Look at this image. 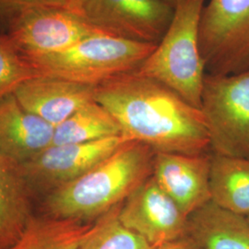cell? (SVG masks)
<instances>
[{
	"instance_id": "cell-1",
	"label": "cell",
	"mask_w": 249,
	"mask_h": 249,
	"mask_svg": "<svg viewBox=\"0 0 249 249\" xmlns=\"http://www.w3.org/2000/svg\"><path fill=\"white\" fill-rule=\"evenodd\" d=\"M94 99L116 119L124 138L155 152L201 154L211 149L201 110L134 71L96 85Z\"/></svg>"
},
{
	"instance_id": "cell-2",
	"label": "cell",
	"mask_w": 249,
	"mask_h": 249,
	"mask_svg": "<svg viewBox=\"0 0 249 249\" xmlns=\"http://www.w3.org/2000/svg\"><path fill=\"white\" fill-rule=\"evenodd\" d=\"M155 151L128 141L117 151L71 182L42 196L44 215L92 223L122 204L152 176Z\"/></svg>"
},
{
	"instance_id": "cell-3",
	"label": "cell",
	"mask_w": 249,
	"mask_h": 249,
	"mask_svg": "<svg viewBox=\"0 0 249 249\" xmlns=\"http://www.w3.org/2000/svg\"><path fill=\"white\" fill-rule=\"evenodd\" d=\"M208 0H182L154 50L134 71L156 80L200 109L207 71L200 52V21Z\"/></svg>"
},
{
	"instance_id": "cell-4",
	"label": "cell",
	"mask_w": 249,
	"mask_h": 249,
	"mask_svg": "<svg viewBox=\"0 0 249 249\" xmlns=\"http://www.w3.org/2000/svg\"><path fill=\"white\" fill-rule=\"evenodd\" d=\"M155 46L96 34L60 53L28 61L41 75L96 86L110 78L135 71Z\"/></svg>"
},
{
	"instance_id": "cell-5",
	"label": "cell",
	"mask_w": 249,
	"mask_h": 249,
	"mask_svg": "<svg viewBox=\"0 0 249 249\" xmlns=\"http://www.w3.org/2000/svg\"><path fill=\"white\" fill-rule=\"evenodd\" d=\"M200 110L213 153L249 158V71L207 73Z\"/></svg>"
},
{
	"instance_id": "cell-6",
	"label": "cell",
	"mask_w": 249,
	"mask_h": 249,
	"mask_svg": "<svg viewBox=\"0 0 249 249\" xmlns=\"http://www.w3.org/2000/svg\"><path fill=\"white\" fill-rule=\"evenodd\" d=\"M199 45L207 73L231 75L249 71V0H208Z\"/></svg>"
},
{
	"instance_id": "cell-7",
	"label": "cell",
	"mask_w": 249,
	"mask_h": 249,
	"mask_svg": "<svg viewBox=\"0 0 249 249\" xmlns=\"http://www.w3.org/2000/svg\"><path fill=\"white\" fill-rule=\"evenodd\" d=\"M67 9L107 36L159 44L175 9L163 0H68Z\"/></svg>"
},
{
	"instance_id": "cell-8",
	"label": "cell",
	"mask_w": 249,
	"mask_h": 249,
	"mask_svg": "<svg viewBox=\"0 0 249 249\" xmlns=\"http://www.w3.org/2000/svg\"><path fill=\"white\" fill-rule=\"evenodd\" d=\"M126 142L121 135L90 142L51 145L19 168L34 196H44L92 169Z\"/></svg>"
},
{
	"instance_id": "cell-9",
	"label": "cell",
	"mask_w": 249,
	"mask_h": 249,
	"mask_svg": "<svg viewBox=\"0 0 249 249\" xmlns=\"http://www.w3.org/2000/svg\"><path fill=\"white\" fill-rule=\"evenodd\" d=\"M118 218L127 229L156 248L188 235L189 217L152 176L121 204Z\"/></svg>"
},
{
	"instance_id": "cell-10",
	"label": "cell",
	"mask_w": 249,
	"mask_h": 249,
	"mask_svg": "<svg viewBox=\"0 0 249 249\" xmlns=\"http://www.w3.org/2000/svg\"><path fill=\"white\" fill-rule=\"evenodd\" d=\"M6 34L22 56L32 60L60 53L102 33L67 8H49L27 14Z\"/></svg>"
},
{
	"instance_id": "cell-11",
	"label": "cell",
	"mask_w": 249,
	"mask_h": 249,
	"mask_svg": "<svg viewBox=\"0 0 249 249\" xmlns=\"http://www.w3.org/2000/svg\"><path fill=\"white\" fill-rule=\"evenodd\" d=\"M211 156L155 152L152 178L187 217L212 201Z\"/></svg>"
},
{
	"instance_id": "cell-12",
	"label": "cell",
	"mask_w": 249,
	"mask_h": 249,
	"mask_svg": "<svg viewBox=\"0 0 249 249\" xmlns=\"http://www.w3.org/2000/svg\"><path fill=\"white\" fill-rule=\"evenodd\" d=\"M14 95L29 112L55 127L95 101V86L41 75L22 83Z\"/></svg>"
},
{
	"instance_id": "cell-13",
	"label": "cell",
	"mask_w": 249,
	"mask_h": 249,
	"mask_svg": "<svg viewBox=\"0 0 249 249\" xmlns=\"http://www.w3.org/2000/svg\"><path fill=\"white\" fill-rule=\"evenodd\" d=\"M54 126L22 107L14 94L0 100V154L20 166L53 143Z\"/></svg>"
},
{
	"instance_id": "cell-14",
	"label": "cell",
	"mask_w": 249,
	"mask_h": 249,
	"mask_svg": "<svg viewBox=\"0 0 249 249\" xmlns=\"http://www.w3.org/2000/svg\"><path fill=\"white\" fill-rule=\"evenodd\" d=\"M34 198L19 166L0 154V249L11 246L26 227Z\"/></svg>"
},
{
	"instance_id": "cell-15",
	"label": "cell",
	"mask_w": 249,
	"mask_h": 249,
	"mask_svg": "<svg viewBox=\"0 0 249 249\" xmlns=\"http://www.w3.org/2000/svg\"><path fill=\"white\" fill-rule=\"evenodd\" d=\"M188 234L201 249H249L247 217L209 202L188 218Z\"/></svg>"
},
{
	"instance_id": "cell-16",
	"label": "cell",
	"mask_w": 249,
	"mask_h": 249,
	"mask_svg": "<svg viewBox=\"0 0 249 249\" xmlns=\"http://www.w3.org/2000/svg\"><path fill=\"white\" fill-rule=\"evenodd\" d=\"M212 202L225 211L249 215V158L213 153L211 156Z\"/></svg>"
},
{
	"instance_id": "cell-17",
	"label": "cell",
	"mask_w": 249,
	"mask_h": 249,
	"mask_svg": "<svg viewBox=\"0 0 249 249\" xmlns=\"http://www.w3.org/2000/svg\"><path fill=\"white\" fill-rule=\"evenodd\" d=\"M93 223L34 214L18 239L6 249H80Z\"/></svg>"
},
{
	"instance_id": "cell-18",
	"label": "cell",
	"mask_w": 249,
	"mask_h": 249,
	"mask_svg": "<svg viewBox=\"0 0 249 249\" xmlns=\"http://www.w3.org/2000/svg\"><path fill=\"white\" fill-rule=\"evenodd\" d=\"M121 135L116 119L93 101L54 127L52 145L90 142Z\"/></svg>"
},
{
	"instance_id": "cell-19",
	"label": "cell",
	"mask_w": 249,
	"mask_h": 249,
	"mask_svg": "<svg viewBox=\"0 0 249 249\" xmlns=\"http://www.w3.org/2000/svg\"><path fill=\"white\" fill-rule=\"evenodd\" d=\"M120 206L92 223L80 249H157L122 224L118 218Z\"/></svg>"
},
{
	"instance_id": "cell-20",
	"label": "cell",
	"mask_w": 249,
	"mask_h": 249,
	"mask_svg": "<svg viewBox=\"0 0 249 249\" xmlns=\"http://www.w3.org/2000/svg\"><path fill=\"white\" fill-rule=\"evenodd\" d=\"M41 76L7 34H0V100L14 94L27 80Z\"/></svg>"
},
{
	"instance_id": "cell-21",
	"label": "cell",
	"mask_w": 249,
	"mask_h": 249,
	"mask_svg": "<svg viewBox=\"0 0 249 249\" xmlns=\"http://www.w3.org/2000/svg\"><path fill=\"white\" fill-rule=\"evenodd\" d=\"M68 0H0V28L8 33L20 18L38 9L67 8Z\"/></svg>"
},
{
	"instance_id": "cell-22",
	"label": "cell",
	"mask_w": 249,
	"mask_h": 249,
	"mask_svg": "<svg viewBox=\"0 0 249 249\" xmlns=\"http://www.w3.org/2000/svg\"><path fill=\"white\" fill-rule=\"evenodd\" d=\"M157 249H201L198 244L189 234L160 246Z\"/></svg>"
},
{
	"instance_id": "cell-23",
	"label": "cell",
	"mask_w": 249,
	"mask_h": 249,
	"mask_svg": "<svg viewBox=\"0 0 249 249\" xmlns=\"http://www.w3.org/2000/svg\"><path fill=\"white\" fill-rule=\"evenodd\" d=\"M164 2H166L167 4H169L170 6L171 7H173L174 9L176 8V6L178 5V4H179L182 0H163Z\"/></svg>"
},
{
	"instance_id": "cell-24",
	"label": "cell",
	"mask_w": 249,
	"mask_h": 249,
	"mask_svg": "<svg viewBox=\"0 0 249 249\" xmlns=\"http://www.w3.org/2000/svg\"><path fill=\"white\" fill-rule=\"evenodd\" d=\"M247 219H248V221H249V216H247Z\"/></svg>"
}]
</instances>
